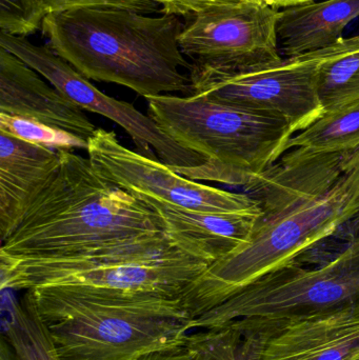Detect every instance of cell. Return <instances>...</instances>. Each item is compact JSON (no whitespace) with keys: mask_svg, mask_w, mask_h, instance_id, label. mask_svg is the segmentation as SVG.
Segmentation results:
<instances>
[{"mask_svg":"<svg viewBox=\"0 0 359 360\" xmlns=\"http://www.w3.org/2000/svg\"><path fill=\"white\" fill-rule=\"evenodd\" d=\"M257 201L248 239L213 262L181 295L192 319L332 236L359 215V149L303 154L291 149L244 188Z\"/></svg>","mask_w":359,"mask_h":360,"instance_id":"6da1fadb","label":"cell"},{"mask_svg":"<svg viewBox=\"0 0 359 360\" xmlns=\"http://www.w3.org/2000/svg\"><path fill=\"white\" fill-rule=\"evenodd\" d=\"M179 17L148 16L115 6L48 14V46L81 75L126 86L141 96L191 94V69L181 46Z\"/></svg>","mask_w":359,"mask_h":360,"instance_id":"7a4b0ae2","label":"cell"},{"mask_svg":"<svg viewBox=\"0 0 359 360\" xmlns=\"http://www.w3.org/2000/svg\"><path fill=\"white\" fill-rule=\"evenodd\" d=\"M27 292L58 360H137L185 347L193 329L181 296L76 285Z\"/></svg>","mask_w":359,"mask_h":360,"instance_id":"3957f363","label":"cell"},{"mask_svg":"<svg viewBox=\"0 0 359 360\" xmlns=\"http://www.w3.org/2000/svg\"><path fill=\"white\" fill-rule=\"evenodd\" d=\"M164 231L145 203L100 176L89 158L60 151L58 171L2 241L0 255L67 257Z\"/></svg>","mask_w":359,"mask_h":360,"instance_id":"277c9868","label":"cell"},{"mask_svg":"<svg viewBox=\"0 0 359 360\" xmlns=\"http://www.w3.org/2000/svg\"><path fill=\"white\" fill-rule=\"evenodd\" d=\"M212 264L200 248L164 231L67 257L0 255V289L76 285L179 297Z\"/></svg>","mask_w":359,"mask_h":360,"instance_id":"5b68a950","label":"cell"},{"mask_svg":"<svg viewBox=\"0 0 359 360\" xmlns=\"http://www.w3.org/2000/svg\"><path fill=\"white\" fill-rule=\"evenodd\" d=\"M152 120L206 164L175 171L187 179L247 188L287 152L294 131L284 120L202 95L148 97Z\"/></svg>","mask_w":359,"mask_h":360,"instance_id":"8992f818","label":"cell"},{"mask_svg":"<svg viewBox=\"0 0 359 360\" xmlns=\"http://www.w3.org/2000/svg\"><path fill=\"white\" fill-rule=\"evenodd\" d=\"M359 309V238L315 269L296 260L268 273L193 321V329L235 319H269L282 325Z\"/></svg>","mask_w":359,"mask_h":360,"instance_id":"52a82bcc","label":"cell"},{"mask_svg":"<svg viewBox=\"0 0 359 360\" xmlns=\"http://www.w3.org/2000/svg\"><path fill=\"white\" fill-rule=\"evenodd\" d=\"M325 53L240 69L191 63L190 95L280 118L297 134L325 113L318 88Z\"/></svg>","mask_w":359,"mask_h":360,"instance_id":"ba28073f","label":"cell"},{"mask_svg":"<svg viewBox=\"0 0 359 360\" xmlns=\"http://www.w3.org/2000/svg\"><path fill=\"white\" fill-rule=\"evenodd\" d=\"M0 46L18 57L84 111L99 114L122 127L138 153L159 160L173 171L206 164V158L175 141L149 114L145 115L131 103L107 96L98 90L48 44L37 46L27 37L1 32Z\"/></svg>","mask_w":359,"mask_h":360,"instance_id":"9c48e42d","label":"cell"},{"mask_svg":"<svg viewBox=\"0 0 359 360\" xmlns=\"http://www.w3.org/2000/svg\"><path fill=\"white\" fill-rule=\"evenodd\" d=\"M86 152L100 176L137 198H151L204 213H261L257 201L246 193L231 192L187 179L159 160L124 147L111 131L97 129L89 139Z\"/></svg>","mask_w":359,"mask_h":360,"instance_id":"30bf717a","label":"cell"},{"mask_svg":"<svg viewBox=\"0 0 359 360\" xmlns=\"http://www.w3.org/2000/svg\"><path fill=\"white\" fill-rule=\"evenodd\" d=\"M278 8L256 4L214 6L194 15L179 46L192 63L240 69L282 60Z\"/></svg>","mask_w":359,"mask_h":360,"instance_id":"8fae6325","label":"cell"},{"mask_svg":"<svg viewBox=\"0 0 359 360\" xmlns=\"http://www.w3.org/2000/svg\"><path fill=\"white\" fill-rule=\"evenodd\" d=\"M41 77L18 57L1 49L0 114L48 124L89 141L96 127L81 108Z\"/></svg>","mask_w":359,"mask_h":360,"instance_id":"7c38bea8","label":"cell"},{"mask_svg":"<svg viewBox=\"0 0 359 360\" xmlns=\"http://www.w3.org/2000/svg\"><path fill=\"white\" fill-rule=\"evenodd\" d=\"M60 167V151L0 132V240L8 238Z\"/></svg>","mask_w":359,"mask_h":360,"instance_id":"4fadbf2b","label":"cell"},{"mask_svg":"<svg viewBox=\"0 0 359 360\" xmlns=\"http://www.w3.org/2000/svg\"><path fill=\"white\" fill-rule=\"evenodd\" d=\"M359 352V309L287 323L263 360H351Z\"/></svg>","mask_w":359,"mask_h":360,"instance_id":"5bb4252c","label":"cell"},{"mask_svg":"<svg viewBox=\"0 0 359 360\" xmlns=\"http://www.w3.org/2000/svg\"><path fill=\"white\" fill-rule=\"evenodd\" d=\"M358 17L359 0H313L282 8L276 25L280 55L294 58L331 48Z\"/></svg>","mask_w":359,"mask_h":360,"instance_id":"9a60e30c","label":"cell"},{"mask_svg":"<svg viewBox=\"0 0 359 360\" xmlns=\"http://www.w3.org/2000/svg\"><path fill=\"white\" fill-rule=\"evenodd\" d=\"M159 218L162 229L200 248L213 262L248 239L257 216L251 214L204 213L181 209L151 198H138Z\"/></svg>","mask_w":359,"mask_h":360,"instance_id":"2e32d148","label":"cell"},{"mask_svg":"<svg viewBox=\"0 0 359 360\" xmlns=\"http://www.w3.org/2000/svg\"><path fill=\"white\" fill-rule=\"evenodd\" d=\"M284 325L244 319L191 334L185 348L192 360H263L270 338Z\"/></svg>","mask_w":359,"mask_h":360,"instance_id":"e0dca14e","label":"cell"},{"mask_svg":"<svg viewBox=\"0 0 359 360\" xmlns=\"http://www.w3.org/2000/svg\"><path fill=\"white\" fill-rule=\"evenodd\" d=\"M1 290L2 338L18 360H58L52 340L25 291L20 300L11 289Z\"/></svg>","mask_w":359,"mask_h":360,"instance_id":"ac0fdd59","label":"cell"},{"mask_svg":"<svg viewBox=\"0 0 359 360\" xmlns=\"http://www.w3.org/2000/svg\"><path fill=\"white\" fill-rule=\"evenodd\" d=\"M291 149L310 155L359 149V99L325 112L322 117L289 141L287 151Z\"/></svg>","mask_w":359,"mask_h":360,"instance_id":"d6986e66","label":"cell"},{"mask_svg":"<svg viewBox=\"0 0 359 360\" xmlns=\"http://www.w3.org/2000/svg\"><path fill=\"white\" fill-rule=\"evenodd\" d=\"M318 88L325 112L359 99V34L326 49L318 65Z\"/></svg>","mask_w":359,"mask_h":360,"instance_id":"ffe728a7","label":"cell"},{"mask_svg":"<svg viewBox=\"0 0 359 360\" xmlns=\"http://www.w3.org/2000/svg\"><path fill=\"white\" fill-rule=\"evenodd\" d=\"M0 132L57 151L88 150V141L48 124L0 114Z\"/></svg>","mask_w":359,"mask_h":360,"instance_id":"44dd1931","label":"cell"},{"mask_svg":"<svg viewBox=\"0 0 359 360\" xmlns=\"http://www.w3.org/2000/svg\"><path fill=\"white\" fill-rule=\"evenodd\" d=\"M0 10L1 32L19 37L41 30L46 17L35 0H1Z\"/></svg>","mask_w":359,"mask_h":360,"instance_id":"7402d4cb","label":"cell"},{"mask_svg":"<svg viewBox=\"0 0 359 360\" xmlns=\"http://www.w3.org/2000/svg\"><path fill=\"white\" fill-rule=\"evenodd\" d=\"M157 6H162V13L172 16H194L202 11L214 6L227 4H256L271 8H286L297 4H306L313 0H153Z\"/></svg>","mask_w":359,"mask_h":360,"instance_id":"603a6c76","label":"cell"},{"mask_svg":"<svg viewBox=\"0 0 359 360\" xmlns=\"http://www.w3.org/2000/svg\"><path fill=\"white\" fill-rule=\"evenodd\" d=\"M44 14L63 12L72 8H88V6H115L129 8L136 12H155L157 4L153 0H35Z\"/></svg>","mask_w":359,"mask_h":360,"instance_id":"cb8c5ba5","label":"cell"},{"mask_svg":"<svg viewBox=\"0 0 359 360\" xmlns=\"http://www.w3.org/2000/svg\"><path fill=\"white\" fill-rule=\"evenodd\" d=\"M137 360H192L185 347L151 353Z\"/></svg>","mask_w":359,"mask_h":360,"instance_id":"d4e9b609","label":"cell"},{"mask_svg":"<svg viewBox=\"0 0 359 360\" xmlns=\"http://www.w3.org/2000/svg\"><path fill=\"white\" fill-rule=\"evenodd\" d=\"M0 360H18L8 342L2 336L0 340Z\"/></svg>","mask_w":359,"mask_h":360,"instance_id":"484cf974","label":"cell"},{"mask_svg":"<svg viewBox=\"0 0 359 360\" xmlns=\"http://www.w3.org/2000/svg\"><path fill=\"white\" fill-rule=\"evenodd\" d=\"M351 360H359V352L356 353V354L354 355L353 359H352Z\"/></svg>","mask_w":359,"mask_h":360,"instance_id":"4316f807","label":"cell"}]
</instances>
